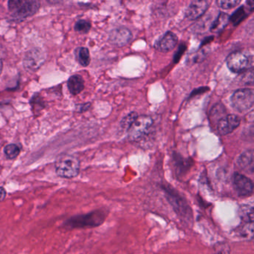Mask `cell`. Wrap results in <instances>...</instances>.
I'll return each mask as SVG.
<instances>
[{"mask_svg":"<svg viewBox=\"0 0 254 254\" xmlns=\"http://www.w3.org/2000/svg\"><path fill=\"white\" fill-rule=\"evenodd\" d=\"M227 67L234 73H244L250 70L253 65V57L245 51H236L229 55L226 59Z\"/></svg>","mask_w":254,"mask_h":254,"instance_id":"obj_1","label":"cell"},{"mask_svg":"<svg viewBox=\"0 0 254 254\" xmlns=\"http://www.w3.org/2000/svg\"><path fill=\"white\" fill-rule=\"evenodd\" d=\"M105 219V215L102 211H95L85 215L72 217L66 221V225L70 228L95 227L101 225Z\"/></svg>","mask_w":254,"mask_h":254,"instance_id":"obj_2","label":"cell"},{"mask_svg":"<svg viewBox=\"0 0 254 254\" xmlns=\"http://www.w3.org/2000/svg\"><path fill=\"white\" fill-rule=\"evenodd\" d=\"M56 172L61 178L67 179L75 178L80 172L79 160L74 156H64L56 162Z\"/></svg>","mask_w":254,"mask_h":254,"instance_id":"obj_3","label":"cell"},{"mask_svg":"<svg viewBox=\"0 0 254 254\" xmlns=\"http://www.w3.org/2000/svg\"><path fill=\"white\" fill-rule=\"evenodd\" d=\"M41 6L38 1H9L8 8L14 18L20 20L35 14Z\"/></svg>","mask_w":254,"mask_h":254,"instance_id":"obj_4","label":"cell"},{"mask_svg":"<svg viewBox=\"0 0 254 254\" xmlns=\"http://www.w3.org/2000/svg\"><path fill=\"white\" fill-rule=\"evenodd\" d=\"M153 119L150 116H138L127 130V136L130 141L140 140L147 135L152 127Z\"/></svg>","mask_w":254,"mask_h":254,"instance_id":"obj_5","label":"cell"},{"mask_svg":"<svg viewBox=\"0 0 254 254\" xmlns=\"http://www.w3.org/2000/svg\"><path fill=\"white\" fill-rule=\"evenodd\" d=\"M230 102L233 108L238 112L248 111L254 105V90L251 89H240L236 90L232 95Z\"/></svg>","mask_w":254,"mask_h":254,"instance_id":"obj_6","label":"cell"},{"mask_svg":"<svg viewBox=\"0 0 254 254\" xmlns=\"http://www.w3.org/2000/svg\"><path fill=\"white\" fill-rule=\"evenodd\" d=\"M233 186L237 194L241 197L251 195L254 191V184L248 177L240 173H235L233 177Z\"/></svg>","mask_w":254,"mask_h":254,"instance_id":"obj_7","label":"cell"},{"mask_svg":"<svg viewBox=\"0 0 254 254\" xmlns=\"http://www.w3.org/2000/svg\"><path fill=\"white\" fill-rule=\"evenodd\" d=\"M241 123L240 117L235 114L224 116L217 123V130L221 136H225L236 130Z\"/></svg>","mask_w":254,"mask_h":254,"instance_id":"obj_8","label":"cell"},{"mask_svg":"<svg viewBox=\"0 0 254 254\" xmlns=\"http://www.w3.org/2000/svg\"><path fill=\"white\" fill-rule=\"evenodd\" d=\"M45 62V56L42 50L33 49L26 53L24 58V67L29 71L39 69Z\"/></svg>","mask_w":254,"mask_h":254,"instance_id":"obj_9","label":"cell"},{"mask_svg":"<svg viewBox=\"0 0 254 254\" xmlns=\"http://www.w3.org/2000/svg\"><path fill=\"white\" fill-rule=\"evenodd\" d=\"M178 42V36L174 32H167L155 43L154 48L160 53H169L175 48Z\"/></svg>","mask_w":254,"mask_h":254,"instance_id":"obj_10","label":"cell"},{"mask_svg":"<svg viewBox=\"0 0 254 254\" xmlns=\"http://www.w3.org/2000/svg\"><path fill=\"white\" fill-rule=\"evenodd\" d=\"M209 8L207 1H193L189 5L185 12L186 17L190 20L200 18Z\"/></svg>","mask_w":254,"mask_h":254,"instance_id":"obj_11","label":"cell"},{"mask_svg":"<svg viewBox=\"0 0 254 254\" xmlns=\"http://www.w3.org/2000/svg\"><path fill=\"white\" fill-rule=\"evenodd\" d=\"M132 38V33L126 27L114 29L110 35V41L116 47H123L127 45Z\"/></svg>","mask_w":254,"mask_h":254,"instance_id":"obj_12","label":"cell"},{"mask_svg":"<svg viewBox=\"0 0 254 254\" xmlns=\"http://www.w3.org/2000/svg\"><path fill=\"white\" fill-rule=\"evenodd\" d=\"M248 5H242L239 7L233 14L230 17V20L234 25H238L240 23L249 13L252 12L254 10V2L252 1L246 2Z\"/></svg>","mask_w":254,"mask_h":254,"instance_id":"obj_13","label":"cell"},{"mask_svg":"<svg viewBox=\"0 0 254 254\" xmlns=\"http://www.w3.org/2000/svg\"><path fill=\"white\" fill-rule=\"evenodd\" d=\"M237 163L243 170L254 172V151L248 150L242 153L238 158Z\"/></svg>","mask_w":254,"mask_h":254,"instance_id":"obj_14","label":"cell"},{"mask_svg":"<svg viewBox=\"0 0 254 254\" xmlns=\"http://www.w3.org/2000/svg\"><path fill=\"white\" fill-rule=\"evenodd\" d=\"M68 89L71 94H79L84 88V81L81 75H75L71 76L68 80Z\"/></svg>","mask_w":254,"mask_h":254,"instance_id":"obj_15","label":"cell"},{"mask_svg":"<svg viewBox=\"0 0 254 254\" xmlns=\"http://www.w3.org/2000/svg\"><path fill=\"white\" fill-rule=\"evenodd\" d=\"M230 21V16L228 14L224 12L220 13L211 26L210 32L212 33H220L227 27Z\"/></svg>","mask_w":254,"mask_h":254,"instance_id":"obj_16","label":"cell"},{"mask_svg":"<svg viewBox=\"0 0 254 254\" xmlns=\"http://www.w3.org/2000/svg\"><path fill=\"white\" fill-rule=\"evenodd\" d=\"M77 59L80 64L83 66H87L90 63V52L85 47H81L77 50Z\"/></svg>","mask_w":254,"mask_h":254,"instance_id":"obj_17","label":"cell"},{"mask_svg":"<svg viewBox=\"0 0 254 254\" xmlns=\"http://www.w3.org/2000/svg\"><path fill=\"white\" fill-rule=\"evenodd\" d=\"M240 216L244 222L254 223V208L253 206H244L241 207Z\"/></svg>","mask_w":254,"mask_h":254,"instance_id":"obj_18","label":"cell"},{"mask_svg":"<svg viewBox=\"0 0 254 254\" xmlns=\"http://www.w3.org/2000/svg\"><path fill=\"white\" fill-rule=\"evenodd\" d=\"M20 152V148L15 144H9L4 148V154L9 160H13L18 157Z\"/></svg>","mask_w":254,"mask_h":254,"instance_id":"obj_19","label":"cell"},{"mask_svg":"<svg viewBox=\"0 0 254 254\" xmlns=\"http://www.w3.org/2000/svg\"><path fill=\"white\" fill-rule=\"evenodd\" d=\"M211 117L213 120H218V122L221 120L222 117L225 115V107L223 106L221 104H217L216 105L212 108L210 113Z\"/></svg>","mask_w":254,"mask_h":254,"instance_id":"obj_20","label":"cell"},{"mask_svg":"<svg viewBox=\"0 0 254 254\" xmlns=\"http://www.w3.org/2000/svg\"><path fill=\"white\" fill-rule=\"evenodd\" d=\"M219 8L224 10L231 9L241 3L240 0H218L216 2Z\"/></svg>","mask_w":254,"mask_h":254,"instance_id":"obj_21","label":"cell"},{"mask_svg":"<svg viewBox=\"0 0 254 254\" xmlns=\"http://www.w3.org/2000/svg\"><path fill=\"white\" fill-rule=\"evenodd\" d=\"M91 29V24L87 20H78L75 25V29L80 33L86 34Z\"/></svg>","mask_w":254,"mask_h":254,"instance_id":"obj_22","label":"cell"},{"mask_svg":"<svg viewBox=\"0 0 254 254\" xmlns=\"http://www.w3.org/2000/svg\"><path fill=\"white\" fill-rule=\"evenodd\" d=\"M241 236L247 239H252L254 236V224L253 223H246L240 229Z\"/></svg>","mask_w":254,"mask_h":254,"instance_id":"obj_23","label":"cell"},{"mask_svg":"<svg viewBox=\"0 0 254 254\" xmlns=\"http://www.w3.org/2000/svg\"><path fill=\"white\" fill-rule=\"evenodd\" d=\"M137 117L138 115L136 112L130 113L128 115L126 116V117L123 119V121H122V127H123V129H127V130H128L129 127H130L132 123L134 122V120H136Z\"/></svg>","mask_w":254,"mask_h":254,"instance_id":"obj_24","label":"cell"},{"mask_svg":"<svg viewBox=\"0 0 254 254\" xmlns=\"http://www.w3.org/2000/svg\"><path fill=\"white\" fill-rule=\"evenodd\" d=\"M215 254H229L228 247H227V248H225V247H222V248L218 250V251H217Z\"/></svg>","mask_w":254,"mask_h":254,"instance_id":"obj_25","label":"cell"},{"mask_svg":"<svg viewBox=\"0 0 254 254\" xmlns=\"http://www.w3.org/2000/svg\"><path fill=\"white\" fill-rule=\"evenodd\" d=\"M5 197H6V191L3 187H0V201L4 200Z\"/></svg>","mask_w":254,"mask_h":254,"instance_id":"obj_26","label":"cell"},{"mask_svg":"<svg viewBox=\"0 0 254 254\" xmlns=\"http://www.w3.org/2000/svg\"><path fill=\"white\" fill-rule=\"evenodd\" d=\"M2 69H3V62H2V59H0V75L2 73Z\"/></svg>","mask_w":254,"mask_h":254,"instance_id":"obj_27","label":"cell"},{"mask_svg":"<svg viewBox=\"0 0 254 254\" xmlns=\"http://www.w3.org/2000/svg\"><path fill=\"white\" fill-rule=\"evenodd\" d=\"M4 53L3 51H2V47H0V59H2V56H3Z\"/></svg>","mask_w":254,"mask_h":254,"instance_id":"obj_28","label":"cell"}]
</instances>
